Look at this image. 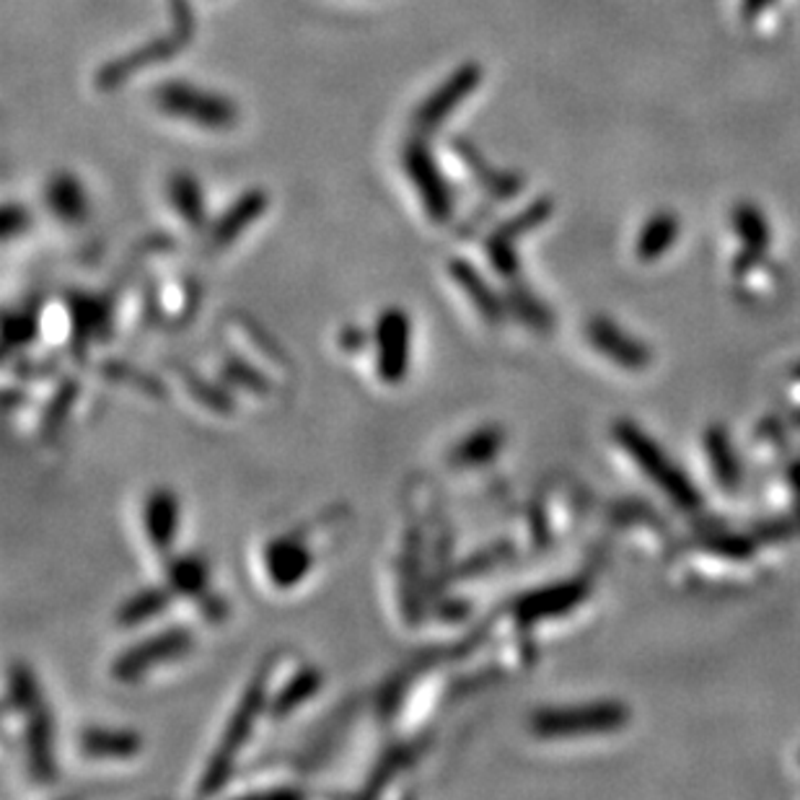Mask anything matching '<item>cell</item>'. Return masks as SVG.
Returning a JSON list of instances; mask_svg holds the SVG:
<instances>
[{
	"mask_svg": "<svg viewBox=\"0 0 800 800\" xmlns=\"http://www.w3.org/2000/svg\"><path fill=\"white\" fill-rule=\"evenodd\" d=\"M275 663L277 655L273 653L270 659L262 661V666L256 669L254 676L246 682L229 723H225L221 738H218L215 749L210 751L206 769H202L198 782V796H215V792H221L225 785L231 782L233 772H236L241 751H244L249 738H252L256 723H260L264 713H267L270 678L275 674Z\"/></svg>",
	"mask_w": 800,
	"mask_h": 800,
	"instance_id": "obj_1",
	"label": "cell"
},
{
	"mask_svg": "<svg viewBox=\"0 0 800 800\" xmlns=\"http://www.w3.org/2000/svg\"><path fill=\"white\" fill-rule=\"evenodd\" d=\"M6 709H17L24 720V757L27 769L34 782L52 785L57 780L55 759V726L52 713L36 674L24 661H13L9 666V697Z\"/></svg>",
	"mask_w": 800,
	"mask_h": 800,
	"instance_id": "obj_2",
	"label": "cell"
},
{
	"mask_svg": "<svg viewBox=\"0 0 800 800\" xmlns=\"http://www.w3.org/2000/svg\"><path fill=\"white\" fill-rule=\"evenodd\" d=\"M611 438H614L617 446L640 466V472H643L661 493H666L671 503L678 505L682 510H699L702 495L697 485L690 480V474L678 470L674 459H671L638 422L617 420L614 425H611Z\"/></svg>",
	"mask_w": 800,
	"mask_h": 800,
	"instance_id": "obj_3",
	"label": "cell"
},
{
	"mask_svg": "<svg viewBox=\"0 0 800 800\" xmlns=\"http://www.w3.org/2000/svg\"><path fill=\"white\" fill-rule=\"evenodd\" d=\"M630 723V707L617 699L580 702V705H549L534 709L528 730L541 741H560L576 736L614 734Z\"/></svg>",
	"mask_w": 800,
	"mask_h": 800,
	"instance_id": "obj_4",
	"label": "cell"
},
{
	"mask_svg": "<svg viewBox=\"0 0 800 800\" xmlns=\"http://www.w3.org/2000/svg\"><path fill=\"white\" fill-rule=\"evenodd\" d=\"M150 99L164 115L206 127V130H231L241 117L239 104L231 96L187 81H161L150 92Z\"/></svg>",
	"mask_w": 800,
	"mask_h": 800,
	"instance_id": "obj_5",
	"label": "cell"
},
{
	"mask_svg": "<svg viewBox=\"0 0 800 800\" xmlns=\"http://www.w3.org/2000/svg\"><path fill=\"white\" fill-rule=\"evenodd\" d=\"M192 630L185 628V624H171V628L158 630L154 635L125 648L123 653H117V659L109 663V674L117 684L135 686L140 684L143 678H148L150 671L187 659V655L192 653Z\"/></svg>",
	"mask_w": 800,
	"mask_h": 800,
	"instance_id": "obj_6",
	"label": "cell"
},
{
	"mask_svg": "<svg viewBox=\"0 0 800 800\" xmlns=\"http://www.w3.org/2000/svg\"><path fill=\"white\" fill-rule=\"evenodd\" d=\"M402 166L410 185L420 194V206L425 210L428 221L433 225H443L454 218V190H451L446 173L435 161L433 148L425 135H410L402 148Z\"/></svg>",
	"mask_w": 800,
	"mask_h": 800,
	"instance_id": "obj_7",
	"label": "cell"
},
{
	"mask_svg": "<svg viewBox=\"0 0 800 800\" xmlns=\"http://www.w3.org/2000/svg\"><path fill=\"white\" fill-rule=\"evenodd\" d=\"M588 599H591V583L586 578L552 580V583L537 586L531 591L516 596L508 607V617L516 628L531 630L537 624L572 614Z\"/></svg>",
	"mask_w": 800,
	"mask_h": 800,
	"instance_id": "obj_8",
	"label": "cell"
},
{
	"mask_svg": "<svg viewBox=\"0 0 800 800\" xmlns=\"http://www.w3.org/2000/svg\"><path fill=\"white\" fill-rule=\"evenodd\" d=\"M376 350V376L387 387L407 381L412 366V316L402 306H387L376 316L371 329Z\"/></svg>",
	"mask_w": 800,
	"mask_h": 800,
	"instance_id": "obj_9",
	"label": "cell"
},
{
	"mask_svg": "<svg viewBox=\"0 0 800 800\" xmlns=\"http://www.w3.org/2000/svg\"><path fill=\"white\" fill-rule=\"evenodd\" d=\"M482 78H485V71H482L480 63H472V60L459 65L456 71H451L449 78L435 92H430L420 102V107L414 109L412 125L418 127V133L428 135L441 130L446 119L482 86Z\"/></svg>",
	"mask_w": 800,
	"mask_h": 800,
	"instance_id": "obj_10",
	"label": "cell"
},
{
	"mask_svg": "<svg viewBox=\"0 0 800 800\" xmlns=\"http://www.w3.org/2000/svg\"><path fill=\"white\" fill-rule=\"evenodd\" d=\"M316 565V552L304 531H288L273 537L262 547V568L277 591H291L304 583Z\"/></svg>",
	"mask_w": 800,
	"mask_h": 800,
	"instance_id": "obj_11",
	"label": "cell"
},
{
	"mask_svg": "<svg viewBox=\"0 0 800 800\" xmlns=\"http://www.w3.org/2000/svg\"><path fill=\"white\" fill-rule=\"evenodd\" d=\"M394 576H397V601L402 609V617L407 624H420L425 619V603H428V572L425 562H422V547L418 528H410L407 534L404 547L394 560Z\"/></svg>",
	"mask_w": 800,
	"mask_h": 800,
	"instance_id": "obj_12",
	"label": "cell"
},
{
	"mask_svg": "<svg viewBox=\"0 0 800 800\" xmlns=\"http://www.w3.org/2000/svg\"><path fill=\"white\" fill-rule=\"evenodd\" d=\"M143 534H146L150 549L164 560L173 555V545L179 537V524H182V503L171 487H154L143 497L140 508Z\"/></svg>",
	"mask_w": 800,
	"mask_h": 800,
	"instance_id": "obj_13",
	"label": "cell"
},
{
	"mask_svg": "<svg viewBox=\"0 0 800 800\" xmlns=\"http://www.w3.org/2000/svg\"><path fill=\"white\" fill-rule=\"evenodd\" d=\"M182 48H185V42L179 40L177 34L156 36V40L140 44V48H135L130 52H125V55L104 63L99 71H96V78H94L96 88H102V92H115V88H119L123 83L130 81L135 73H140L143 67L169 63V60L179 55V50Z\"/></svg>",
	"mask_w": 800,
	"mask_h": 800,
	"instance_id": "obj_14",
	"label": "cell"
},
{
	"mask_svg": "<svg viewBox=\"0 0 800 800\" xmlns=\"http://www.w3.org/2000/svg\"><path fill=\"white\" fill-rule=\"evenodd\" d=\"M586 337L596 352L609 358L611 364L624 368V371H645L653 364V352L645 343L632 337L630 331L617 327L609 316H593L586 324Z\"/></svg>",
	"mask_w": 800,
	"mask_h": 800,
	"instance_id": "obj_15",
	"label": "cell"
},
{
	"mask_svg": "<svg viewBox=\"0 0 800 800\" xmlns=\"http://www.w3.org/2000/svg\"><path fill=\"white\" fill-rule=\"evenodd\" d=\"M449 277L462 291V296L470 301V306L477 312V316L487 327H501L505 316H508V304H505L503 293H497L477 264L464 260V256H451Z\"/></svg>",
	"mask_w": 800,
	"mask_h": 800,
	"instance_id": "obj_16",
	"label": "cell"
},
{
	"mask_svg": "<svg viewBox=\"0 0 800 800\" xmlns=\"http://www.w3.org/2000/svg\"><path fill=\"white\" fill-rule=\"evenodd\" d=\"M451 150L462 158V164L470 169V173L474 177V182L482 187V192L487 198L508 202L513 198H518L520 192L526 190V177L518 171L510 169H501V166H493L485 158V154L474 146L470 138H456L451 140Z\"/></svg>",
	"mask_w": 800,
	"mask_h": 800,
	"instance_id": "obj_17",
	"label": "cell"
},
{
	"mask_svg": "<svg viewBox=\"0 0 800 800\" xmlns=\"http://www.w3.org/2000/svg\"><path fill=\"white\" fill-rule=\"evenodd\" d=\"M267 208H270V194L264 192L262 187H252V190L241 192L239 198L233 200L213 223H210L208 229L210 249L231 246L241 233L252 229V225L267 213Z\"/></svg>",
	"mask_w": 800,
	"mask_h": 800,
	"instance_id": "obj_18",
	"label": "cell"
},
{
	"mask_svg": "<svg viewBox=\"0 0 800 800\" xmlns=\"http://www.w3.org/2000/svg\"><path fill=\"white\" fill-rule=\"evenodd\" d=\"M44 206L60 225L75 229L83 225L92 215V202H88L86 187L71 171H55L44 185Z\"/></svg>",
	"mask_w": 800,
	"mask_h": 800,
	"instance_id": "obj_19",
	"label": "cell"
},
{
	"mask_svg": "<svg viewBox=\"0 0 800 800\" xmlns=\"http://www.w3.org/2000/svg\"><path fill=\"white\" fill-rule=\"evenodd\" d=\"M78 751L92 761H130L143 751V736L133 728L86 726L78 734Z\"/></svg>",
	"mask_w": 800,
	"mask_h": 800,
	"instance_id": "obj_20",
	"label": "cell"
},
{
	"mask_svg": "<svg viewBox=\"0 0 800 800\" xmlns=\"http://www.w3.org/2000/svg\"><path fill=\"white\" fill-rule=\"evenodd\" d=\"M67 316H71V335L75 350H86L94 337H102L112 322V304L94 293L71 291L65 293Z\"/></svg>",
	"mask_w": 800,
	"mask_h": 800,
	"instance_id": "obj_21",
	"label": "cell"
},
{
	"mask_svg": "<svg viewBox=\"0 0 800 800\" xmlns=\"http://www.w3.org/2000/svg\"><path fill=\"white\" fill-rule=\"evenodd\" d=\"M505 449V430L501 425H480L456 441L449 451V466L459 472H472L490 466L501 459Z\"/></svg>",
	"mask_w": 800,
	"mask_h": 800,
	"instance_id": "obj_22",
	"label": "cell"
},
{
	"mask_svg": "<svg viewBox=\"0 0 800 800\" xmlns=\"http://www.w3.org/2000/svg\"><path fill=\"white\" fill-rule=\"evenodd\" d=\"M322 686H324L322 669H316L314 663H306V666L293 671L291 678L281 686V690L270 694L267 715L273 720H285L288 715L296 713V709L304 707L306 702H312L316 694L322 692Z\"/></svg>",
	"mask_w": 800,
	"mask_h": 800,
	"instance_id": "obj_23",
	"label": "cell"
},
{
	"mask_svg": "<svg viewBox=\"0 0 800 800\" xmlns=\"http://www.w3.org/2000/svg\"><path fill=\"white\" fill-rule=\"evenodd\" d=\"M166 194H169V202L173 213L182 218V223L190 231H208V208H206V194H202V187L198 177L190 171H173L166 182Z\"/></svg>",
	"mask_w": 800,
	"mask_h": 800,
	"instance_id": "obj_24",
	"label": "cell"
},
{
	"mask_svg": "<svg viewBox=\"0 0 800 800\" xmlns=\"http://www.w3.org/2000/svg\"><path fill=\"white\" fill-rule=\"evenodd\" d=\"M166 586L182 599L198 603L210 593V565L202 555H179L166 560Z\"/></svg>",
	"mask_w": 800,
	"mask_h": 800,
	"instance_id": "obj_25",
	"label": "cell"
},
{
	"mask_svg": "<svg viewBox=\"0 0 800 800\" xmlns=\"http://www.w3.org/2000/svg\"><path fill=\"white\" fill-rule=\"evenodd\" d=\"M173 599H177V593H173L166 583L143 588V591L133 593L130 599H125L123 603H119L115 611V622L119 624V628H127V630L143 628V624L154 622V619L161 617L164 611L171 607Z\"/></svg>",
	"mask_w": 800,
	"mask_h": 800,
	"instance_id": "obj_26",
	"label": "cell"
},
{
	"mask_svg": "<svg viewBox=\"0 0 800 800\" xmlns=\"http://www.w3.org/2000/svg\"><path fill=\"white\" fill-rule=\"evenodd\" d=\"M678 231H682V223H678V215L671 213V210H659L643 223V229L638 231L635 241V256L640 262L651 264L661 260L663 254H669L674 249Z\"/></svg>",
	"mask_w": 800,
	"mask_h": 800,
	"instance_id": "obj_27",
	"label": "cell"
},
{
	"mask_svg": "<svg viewBox=\"0 0 800 800\" xmlns=\"http://www.w3.org/2000/svg\"><path fill=\"white\" fill-rule=\"evenodd\" d=\"M705 454L713 466L715 480L726 493H736L741 487V462H738L736 446L730 441L728 430L723 425L707 428L705 433Z\"/></svg>",
	"mask_w": 800,
	"mask_h": 800,
	"instance_id": "obj_28",
	"label": "cell"
},
{
	"mask_svg": "<svg viewBox=\"0 0 800 800\" xmlns=\"http://www.w3.org/2000/svg\"><path fill=\"white\" fill-rule=\"evenodd\" d=\"M505 304H508V314L518 316L520 322L526 324L531 331H539V335H547L555 327V316L549 312V306L541 301L537 293H534L524 281L505 283Z\"/></svg>",
	"mask_w": 800,
	"mask_h": 800,
	"instance_id": "obj_29",
	"label": "cell"
},
{
	"mask_svg": "<svg viewBox=\"0 0 800 800\" xmlns=\"http://www.w3.org/2000/svg\"><path fill=\"white\" fill-rule=\"evenodd\" d=\"M730 221H734L736 236L741 239V246L749 249V252L767 254L769 244H772V231H769V223L761 210L754 206V202H738L730 213Z\"/></svg>",
	"mask_w": 800,
	"mask_h": 800,
	"instance_id": "obj_30",
	"label": "cell"
},
{
	"mask_svg": "<svg viewBox=\"0 0 800 800\" xmlns=\"http://www.w3.org/2000/svg\"><path fill=\"white\" fill-rule=\"evenodd\" d=\"M42 322L40 314H36L34 306H21V308H9L3 319V347L6 355L13 350H24L40 337Z\"/></svg>",
	"mask_w": 800,
	"mask_h": 800,
	"instance_id": "obj_31",
	"label": "cell"
},
{
	"mask_svg": "<svg viewBox=\"0 0 800 800\" xmlns=\"http://www.w3.org/2000/svg\"><path fill=\"white\" fill-rule=\"evenodd\" d=\"M552 213H555V202H552V198H547L545 194V198H537V200L528 202V206L524 210H518L516 215L505 218V221L495 229V233H501V236H505V239L518 241L520 236H526V233L537 231L539 225H545L549 218H552Z\"/></svg>",
	"mask_w": 800,
	"mask_h": 800,
	"instance_id": "obj_32",
	"label": "cell"
},
{
	"mask_svg": "<svg viewBox=\"0 0 800 800\" xmlns=\"http://www.w3.org/2000/svg\"><path fill=\"white\" fill-rule=\"evenodd\" d=\"M177 373H179V379H182L185 389L194 397V402H200L206 410L215 412V414H233V410H236V402H233V397L229 394V391H223L221 387H215V383L202 379V376L190 371V368L179 366Z\"/></svg>",
	"mask_w": 800,
	"mask_h": 800,
	"instance_id": "obj_33",
	"label": "cell"
},
{
	"mask_svg": "<svg viewBox=\"0 0 800 800\" xmlns=\"http://www.w3.org/2000/svg\"><path fill=\"white\" fill-rule=\"evenodd\" d=\"M223 379L231 383V387L244 389L249 394L254 397H270L273 394V381L264 376L260 368L249 364V360L239 358V355H225L223 366H221Z\"/></svg>",
	"mask_w": 800,
	"mask_h": 800,
	"instance_id": "obj_34",
	"label": "cell"
},
{
	"mask_svg": "<svg viewBox=\"0 0 800 800\" xmlns=\"http://www.w3.org/2000/svg\"><path fill=\"white\" fill-rule=\"evenodd\" d=\"M485 256H487L490 267H493L497 273V277H503L505 283L520 281V256H518L516 241L505 239L495 231L487 233Z\"/></svg>",
	"mask_w": 800,
	"mask_h": 800,
	"instance_id": "obj_35",
	"label": "cell"
},
{
	"mask_svg": "<svg viewBox=\"0 0 800 800\" xmlns=\"http://www.w3.org/2000/svg\"><path fill=\"white\" fill-rule=\"evenodd\" d=\"M513 557V547L508 541H497V545H490L472 557H466L462 565H456L454 572H451V580H474L480 576H487L490 570L501 568L503 562H508Z\"/></svg>",
	"mask_w": 800,
	"mask_h": 800,
	"instance_id": "obj_36",
	"label": "cell"
},
{
	"mask_svg": "<svg viewBox=\"0 0 800 800\" xmlns=\"http://www.w3.org/2000/svg\"><path fill=\"white\" fill-rule=\"evenodd\" d=\"M414 757H418V749H414V746H391V749L381 757L379 765H376L371 777H368L366 790H364L366 796H373V792H379L383 785L394 780V777L402 772L404 767L412 765Z\"/></svg>",
	"mask_w": 800,
	"mask_h": 800,
	"instance_id": "obj_37",
	"label": "cell"
},
{
	"mask_svg": "<svg viewBox=\"0 0 800 800\" xmlns=\"http://www.w3.org/2000/svg\"><path fill=\"white\" fill-rule=\"evenodd\" d=\"M104 373H107L112 381H119V383H125V387L138 389L140 394H146V397L164 399V394H166L164 383L158 381L156 376L143 373V371H138V368H133L130 364H119V360H109V364H104Z\"/></svg>",
	"mask_w": 800,
	"mask_h": 800,
	"instance_id": "obj_38",
	"label": "cell"
},
{
	"mask_svg": "<svg viewBox=\"0 0 800 800\" xmlns=\"http://www.w3.org/2000/svg\"><path fill=\"white\" fill-rule=\"evenodd\" d=\"M705 547L709 552L728 557V560H751L757 552V541L744 534H715V537L705 539Z\"/></svg>",
	"mask_w": 800,
	"mask_h": 800,
	"instance_id": "obj_39",
	"label": "cell"
},
{
	"mask_svg": "<svg viewBox=\"0 0 800 800\" xmlns=\"http://www.w3.org/2000/svg\"><path fill=\"white\" fill-rule=\"evenodd\" d=\"M32 213L29 208L19 206V202H6L3 215H0V236H3L6 244H11L13 239L24 236V233L32 229Z\"/></svg>",
	"mask_w": 800,
	"mask_h": 800,
	"instance_id": "obj_40",
	"label": "cell"
},
{
	"mask_svg": "<svg viewBox=\"0 0 800 800\" xmlns=\"http://www.w3.org/2000/svg\"><path fill=\"white\" fill-rule=\"evenodd\" d=\"M169 9H171V19H173V34L187 44L192 42L194 34V11H192V0H169Z\"/></svg>",
	"mask_w": 800,
	"mask_h": 800,
	"instance_id": "obj_41",
	"label": "cell"
},
{
	"mask_svg": "<svg viewBox=\"0 0 800 800\" xmlns=\"http://www.w3.org/2000/svg\"><path fill=\"white\" fill-rule=\"evenodd\" d=\"M73 399H75V383L65 381L63 389H60L55 399L50 402V410L44 412V430H57L60 422L65 420L67 410H71Z\"/></svg>",
	"mask_w": 800,
	"mask_h": 800,
	"instance_id": "obj_42",
	"label": "cell"
},
{
	"mask_svg": "<svg viewBox=\"0 0 800 800\" xmlns=\"http://www.w3.org/2000/svg\"><path fill=\"white\" fill-rule=\"evenodd\" d=\"M438 614L449 619V622H462V619H466V614H470V603L459 599H441V603H438Z\"/></svg>",
	"mask_w": 800,
	"mask_h": 800,
	"instance_id": "obj_43",
	"label": "cell"
},
{
	"mask_svg": "<svg viewBox=\"0 0 800 800\" xmlns=\"http://www.w3.org/2000/svg\"><path fill=\"white\" fill-rule=\"evenodd\" d=\"M339 347H343L345 352H360L364 350L366 345V331L360 327H345L343 331H339Z\"/></svg>",
	"mask_w": 800,
	"mask_h": 800,
	"instance_id": "obj_44",
	"label": "cell"
},
{
	"mask_svg": "<svg viewBox=\"0 0 800 800\" xmlns=\"http://www.w3.org/2000/svg\"><path fill=\"white\" fill-rule=\"evenodd\" d=\"M777 0H741L744 21H757L767 9H772Z\"/></svg>",
	"mask_w": 800,
	"mask_h": 800,
	"instance_id": "obj_45",
	"label": "cell"
},
{
	"mask_svg": "<svg viewBox=\"0 0 800 800\" xmlns=\"http://www.w3.org/2000/svg\"><path fill=\"white\" fill-rule=\"evenodd\" d=\"M788 482H790L792 493L800 497V459L788 466Z\"/></svg>",
	"mask_w": 800,
	"mask_h": 800,
	"instance_id": "obj_46",
	"label": "cell"
},
{
	"mask_svg": "<svg viewBox=\"0 0 800 800\" xmlns=\"http://www.w3.org/2000/svg\"><path fill=\"white\" fill-rule=\"evenodd\" d=\"M796 422L800 425V412H796Z\"/></svg>",
	"mask_w": 800,
	"mask_h": 800,
	"instance_id": "obj_47",
	"label": "cell"
}]
</instances>
